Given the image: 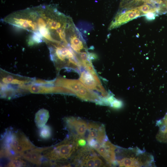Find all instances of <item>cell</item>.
<instances>
[{
  "instance_id": "6da1fadb",
  "label": "cell",
  "mask_w": 167,
  "mask_h": 167,
  "mask_svg": "<svg viewBox=\"0 0 167 167\" xmlns=\"http://www.w3.org/2000/svg\"><path fill=\"white\" fill-rule=\"evenodd\" d=\"M117 165L120 167H152L155 166L153 156L137 147L124 148L118 147Z\"/></svg>"
},
{
  "instance_id": "7a4b0ae2",
  "label": "cell",
  "mask_w": 167,
  "mask_h": 167,
  "mask_svg": "<svg viewBox=\"0 0 167 167\" xmlns=\"http://www.w3.org/2000/svg\"><path fill=\"white\" fill-rule=\"evenodd\" d=\"M51 58L58 71L68 68L77 72L81 70L82 66L77 55L70 46L52 44L48 45Z\"/></svg>"
},
{
  "instance_id": "3957f363",
  "label": "cell",
  "mask_w": 167,
  "mask_h": 167,
  "mask_svg": "<svg viewBox=\"0 0 167 167\" xmlns=\"http://www.w3.org/2000/svg\"><path fill=\"white\" fill-rule=\"evenodd\" d=\"M53 83L56 86L69 89L75 95L83 100L95 102L102 105L104 98L98 93L87 88L78 80L58 77Z\"/></svg>"
},
{
  "instance_id": "277c9868",
  "label": "cell",
  "mask_w": 167,
  "mask_h": 167,
  "mask_svg": "<svg viewBox=\"0 0 167 167\" xmlns=\"http://www.w3.org/2000/svg\"><path fill=\"white\" fill-rule=\"evenodd\" d=\"M77 140L73 137L66 139L46 152L45 156L51 160L67 159L78 148Z\"/></svg>"
},
{
  "instance_id": "5b68a950",
  "label": "cell",
  "mask_w": 167,
  "mask_h": 167,
  "mask_svg": "<svg viewBox=\"0 0 167 167\" xmlns=\"http://www.w3.org/2000/svg\"><path fill=\"white\" fill-rule=\"evenodd\" d=\"M4 141L7 148L11 149L16 154L23 153L33 147L29 139L20 133H8L6 135Z\"/></svg>"
},
{
  "instance_id": "8992f818",
  "label": "cell",
  "mask_w": 167,
  "mask_h": 167,
  "mask_svg": "<svg viewBox=\"0 0 167 167\" xmlns=\"http://www.w3.org/2000/svg\"><path fill=\"white\" fill-rule=\"evenodd\" d=\"M80 72L79 79L87 88L100 93L101 96L104 98L107 99L112 94L108 92L101 83L98 82L90 73L85 70H81Z\"/></svg>"
},
{
  "instance_id": "52a82bcc",
  "label": "cell",
  "mask_w": 167,
  "mask_h": 167,
  "mask_svg": "<svg viewBox=\"0 0 167 167\" xmlns=\"http://www.w3.org/2000/svg\"><path fill=\"white\" fill-rule=\"evenodd\" d=\"M141 16V13L136 9L120 10L113 19L108 29L111 30L115 28Z\"/></svg>"
},
{
  "instance_id": "ba28073f",
  "label": "cell",
  "mask_w": 167,
  "mask_h": 167,
  "mask_svg": "<svg viewBox=\"0 0 167 167\" xmlns=\"http://www.w3.org/2000/svg\"><path fill=\"white\" fill-rule=\"evenodd\" d=\"M65 121L72 136L76 138H83L88 130V124L85 121L72 117L66 118Z\"/></svg>"
},
{
  "instance_id": "9c48e42d",
  "label": "cell",
  "mask_w": 167,
  "mask_h": 167,
  "mask_svg": "<svg viewBox=\"0 0 167 167\" xmlns=\"http://www.w3.org/2000/svg\"><path fill=\"white\" fill-rule=\"evenodd\" d=\"M118 147L108 140L101 144L96 150L109 166L117 165L116 152Z\"/></svg>"
},
{
  "instance_id": "30bf717a",
  "label": "cell",
  "mask_w": 167,
  "mask_h": 167,
  "mask_svg": "<svg viewBox=\"0 0 167 167\" xmlns=\"http://www.w3.org/2000/svg\"><path fill=\"white\" fill-rule=\"evenodd\" d=\"M87 131L88 134L87 139H94L101 144L108 140L103 124L93 122L89 123Z\"/></svg>"
},
{
  "instance_id": "8fae6325",
  "label": "cell",
  "mask_w": 167,
  "mask_h": 167,
  "mask_svg": "<svg viewBox=\"0 0 167 167\" xmlns=\"http://www.w3.org/2000/svg\"><path fill=\"white\" fill-rule=\"evenodd\" d=\"M3 76H2L1 81L4 84H19L23 86L24 84L32 81V79L28 77L16 76L14 74L4 73Z\"/></svg>"
},
{
  "instance_id": "7c38bea8",
  "label": "cell",
  "mask_w": 167,
  "mask_h": 167,
  "mask_svg": "<svg viewBox=\"0 0 167 167\" xmlns=\"http://www.w3.org/2000/svg\"><path fill=\"white\" fill-rule=\"evenodd\" d=\"M46 148H36L26 152L23 154L24 158L28 161L37 165L41 163L42 156L41 152Z\"/></svg>"
},
{
  "instance_id": "4fadbf2b",
  "label": "cell",
  "mask_w": 167,
  "mask_h": 167,
  "mask_svg": "<svg viewBox=\"0 0 167 167\" xmlns=\"http://www.w3.org/2000/svg\"><path fill=\"white\" fill-rule=\"evenodd\" d=\"M49 117L48 110L42 109L39 110L36 113L34 119L36 126L41 128L45 125Z\"/></svg>"
},
{
  "instance_id": "5bb4252c",
  "label": "cell",
  "mask_w": 167,
  "mask_h": 167,
  "mask_svg": "<svg viewBox=\"0 0 167 167\" xmlns=\"http://www.w3.org/2000/svg\"><path fill=\"white\" fill-rule=\"evenodd\" d=\"M51 130L50 127L48 125H45L41 128L40 131V135L44 139H47L51 136Z\"/></svg>"
},
{
  "instance_id": "9a60e30c",
  "label": "cell",
  "mask_w": 167,
  "mask_h": 167,
  "mask_svg": "<svg viewBox=\"0 0 167 167\" xmlns=\"http://www.w3.org/2000/svg\"><path fill=\"white\" fill-rule=\"evenodd\" d=\"M25 162L19 157H16L8 164L9 167H21L25 165Z\"/></svg>"
},
{
  "instance_id": "2e32d148",
  "label": "cell",
  "mask_w": 167,
  "mask_h": 167,
  "mask_svg": "<svg viewBox=\"0 0 167 167\" xmlns=\"http://www.w3.org/2000/svg\"><path fill=\"white\" fill-rule=\"evenodd\" d=\"M123 105L122 102L120 100L116 99L113 102L110 106L115 109L121 108Z\"/></svg>"
},
{
  "instance_id": "e0dca14e",
  "label": "cell",
  "mask_w": 167,
  "mask_h": 167,
  "mask_svg": "<svg viewBox=\"0 0 167 167\" xmlns=\"http://www.w3.org/2000/svg\"><path fill=\"white\" fill-rule=\"evenodd\" d=\"M95 167H101L106 166L102 160L97 155L95 157Z\"/></svg>"
},
{
  "instance_id": "ac0fdd59",
  "label": "cell",
  "mask_w": 167,
  "mask_h": 167,
  "mask_svg": "<svg viewBox=\"0 0 167 167\" xmlns=\"http://www.w3.org/2000/svg\"><path fill=\"white\" fill-rule=\"evenodd\" d=\"M77 143L78 146L84 147L86 145V141L83 138H79L77 139Z\"/></svg>"
}]
</instances>
